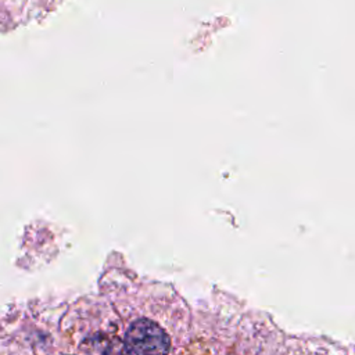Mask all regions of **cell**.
<instances>
[{"instance_id":"6da1fadb","label":"cell","mask_w":355,"mask_h":355,"mask_svg":"<svg viewBox=\"0 0 355 355\" xmlns=\"http://www.w3.org/2000/svg\"><path fill=\"white\" fill-rule=\"evenodd\" d=\"M123 344L130 355H168L171 338L155 322L139 319L129 326Z\"/></svg>"},{"instance_id":"7a4b0ae2","label":"cell","mask_w":355,"mask_h":355,"mask_svg":"<svg viewBox=\"0 0 355 355\" xmlns=\"http://www.w3.org/2000/svg\"><path fill=\"white\" fill-rule=\"evenodd\" d=\"M107 355H130V354H129V351L126 349L125 344L116 341L115 344H112V345L108 348Z\"/></svg>"}]
</instances>
